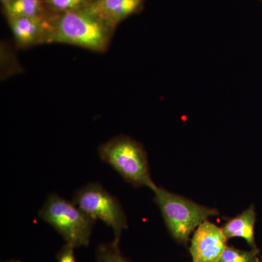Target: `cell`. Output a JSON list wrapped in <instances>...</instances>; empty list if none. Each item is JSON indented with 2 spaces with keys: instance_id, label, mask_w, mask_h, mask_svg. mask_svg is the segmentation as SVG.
<instances>
[{
  "instance_id": "1",
  "label": "cell",
  "mask_w": 262,
  "mask_h": 262,
  "mask_svg": "<svg viewBox=\"0 0 262 262\" xmlns=\"http://www.w3.org/2000/svg\"><path fill=\"white\" fill-rule=\"evenodd\" d=\"M115 28L87 5L79 10L48 15L43 44L62 43L103 52L108 48Z\"/></svg>"
},
{
  "instance_id": "2",
  "label": "cell",
  "mask_w": 262,
  "mask_h": 262,
  "mask_svg": "<svg viewBox=\"0 0 262 262\" xmlns=\"http://www.w3.org/2000/svg\"><path fill=\"white\" fill-rule=\"evenodd\" d=\"M98 153L102 161L134 187H148L152 192L158 188L151 179L144 146L132 138L115 136L100 145Z\"/></svg>"
},
{
  "instance_id": "3",
  "label": "cell",
  "mask_w": 262,
  "mask_h": 262,
  "mask_svg": "<svg viewBox=\"0 0 262 262\" xmlns=\"http://www.w3.org/2000/svg\"><path fill=\"white\" fill-rule=\"evenodd\" d=\"M153 192L169 233L174 241L185 246L191 234L203 222L220 214L215 208L202 206L163 187H158Z\"/></svg>"
},
{
  "instance_id": "4",
  "label": "cell",
  "mask_w": 262,
  "mask_h": 262,
  "mask_svg": "<svg viewBox=\"0 0 262 262\" xmlns=\"http://www.w3.org/2000/svg\"><path fill=\"white\" fill-rule=\"evenodd\" d=\"M38 215L61 235L65 244L76 248L87 247L91 242L96 221L56 193L48 194Z\"/></svg>"
},
{
  "instance_id": "5",
  "label": "cell",
  "mask_w": 262,
  "mask_h": 262,
  "mask_svg": "<svg viewBox=\"0 0 262 262\" xmlns=\"http://www.w3.org/2000/svg\"><path fill=\"white\" fill-rule=\"evenodd\" d=\"M72 202L95 221L101 220L113 229L114 242L120 244L128 227L126 213L116 196L98 182H90L76 190Z\"/></svg>"
},
{
  "instance_id": "6",
  "label": "cell",
  "mask_w": 262,
  "mask_h": 262,
  "mask_svg": "<svg viewBox=\"0 0 262 262\" xmlns=\"http://www.w3.org/2000/svg\"><path fill=\"white\" fill-rule=\"evenodd\" d=\"M227 241L221 227L205 221L191 239L189 253L192 262H217L227 246Z\"/></svg>"
},
{
  "instance_id": "7",
  "label": "cell",
  "mask_w": 262,
  "mask_h": 262,
  "mask_svg": "<svg viewBox=\"0 0 262 262\" xmlns=\"http://www.w3.org/2000/svg\"><path fill=\"white\" fill-rule=\"evenodd\" d=\"M48 15L39 17H25L8 19L10 29L15 42L18 46H29L43 44L46 29Z\"/></svg>"
},
{
  "instance_id": "8",
  "label": "cell",
  "mask_w": 262,
  "mask_h": 262,
  "mask_svg": "<svg viewBox=\"0 0 262 262\" xmlns=\"http://www.w3.org/2000/svg\"><path fill=\"white\" fill-rule=\"evenodd\" d=\"M145 0H91L88 7L113 27L139 11Z\"/></svg>"
},
{
  "instance_id": "9",
  "label": "cell",
  "mask_w": 262,
  "mask_h": 262,
  "mask_svg": "<svg viewBox=\"0 0 262 262\" xmlns=\"http://www.w3.org/2000/svg\"><path fill=\"white\" fill-rule=\"evenodd\" d=\"M256 213L252 205L246 211L233 219H231L222 227L227 239L241 237L249 245L251 249H258L255 239V224Z\"/></svg>"
},
{
  "instance_id": "10",
  "label": "cell",
  "mask_w": 262,
  "mask_h": 262,
  "mask_svg": "<svg viewBox=\"0 0 262 262\" xmlns=\"http://www.w3.org/2000/svg\"><path fill=\"white\" fill-rule=\"evenodd\" d=\"M44 0H13L4 6L5 14L8 19L39 17L45 13Z\"/></svg>"
},
{
  "instance_id": "11",
  "label": "cell",
  "mask_w": 262,
  "mask_h": 262,
  "mask_svg": "<svg viewBox=\"0 0 262 262\" xmlns=\"http://www.w3.org/2000/svg\"><path fill=\"white\" fill-rule=\"evenodd\" d=\"M217 262H262L259 249L244 251L227 246Z\"/></svg>"
},
{
  "instance_id": "12",
  "label": "cell",
  "mask_w": 262,
  "mask_h": 262,
  "mask_svg": "<svg viewBox=\"0 0 262 262\" xmlns=\"http://www.w3.org/2000/svg\"><path fill=\"white\" fill-rule=\"evenodd\" d=\"M120 244L112 241L98 245L96 250V262H131L120 249Z\"/></svg>"
},
{
  "instance_id": "13",
  "label": "cell",
  "mask_w": 262,
  "mask_h": 262,
  "mask_svg": "<svg viewBox=\"0 0 262 262\" xmlns=\"http://www.w3.org/2000/svg\"><path fill=\"white\" fill-rule=\"evenodd\" d=\"M91 0H44L45 4L54 13L72 11L83 8Z\"/></svg>"
},
{
  "instance_id": "14",
  "label": "cell",
  "mask_w": 262,
  "mask_h": 262,
  "mask_svg": "<svg viewBox=\"0 0 262 262\" xmlns=\"http://www.w3.org/2000/svg\"><path fill=\"white\" fill-rule=\"evenodd\" d=\"M75 249L70 244L63 245L57 253V262H76Z\"/></svg>"
},
{
  "instance_id": "15",
  "label": "cell",
  "mask_w": 262,
  "mask_h": 262,
  "mask_svg": "<svg viewBox=\"0 0 262 262\" xmlns=\"http://www.w3.org/2000/svg\"><path fill=\"white\" fill-rule=\"evenodd\" d=\"M2 262H23L20 261V260L16 259V258H11V259L6 260V261H2Z\"/></svg>"
},
{
  "instance_id": "16",
  "label": "cell",
  "mask_w": 262,
  "mask_h": 262,
  "mask_svg": "<svg viewBox=\"0 0 262 262\" xmlns=\"http://www.w3.org/2000/svg\"><path fill=\"white\" fill-rule=\"evenodd\" d=\"M11 1H13V0H1L2 3L3 4V6H5V5L9 4Z\"/></svg>"
}]
</instances>
